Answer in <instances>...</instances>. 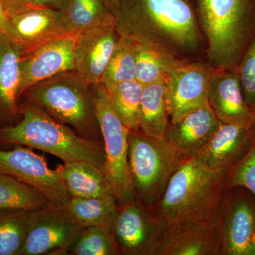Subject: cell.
<instances>
[{"label": "cell", "mask_w": 255, "mask_h": 255, "mask_svg": "<svg viewBox=\"0 0 255 255\" xmlns=\"http://www.w3.org/2000/svg\"><path fill=\"white\" fill-rule=\"evenodd\" d=\"M119 36L179 58L199 49L201 33L190 0H122Z\"/></svg>", "instance_id": "1"}, {"label": "cell", "mask_w": 255, "mask_h": 255, "mask_svg": "<svg viewBox=\"0 0 255 255\" xmlns=\"http://www.w3.org/2000/svg\"><path fill=\"white\" fill-rule=\"evenodd\" d=\"M230 172L185 158L151 211L164 225L216 223Z\"/></svg>", "instance_id": "2"}, {"label": "cell", "mask_w": 255, "mask_h": 255, "mask_svg": "<svg viewBox=\"0 0 255 255\" xmlns=\"http://www.w3.org/2000/svg\"><path fill=\"white\" fill-rule=\"evenodd\" d=\"M207 41L209 65L236 70L255 37V0H190Z\"/></svg>", "instance_id": "3"}, {"label": "cell", "mask_w": 255, "mask_h": 255, "mask_svg": "<svg viewBox=\"0 0 255 255\" xmlns=\"http://www.w3.org/2000/svg\"><path fill=\"white\" fill-rule=\"evenodd\" d=\"M20 112L23 119L19 123L0 127V140L48 152L64 162L93 164L105 174L103 143L78 135L33 104L23 106Z\"/></svg>", "instance_id": "4"}, {"label": "cell", "mask_w": 255, "mask_h": 255, "mask_svg": "<svg viewBox=\"0 0 255 255\" xmlns=\"http://www.w3.org/2000/svg\"><path fill=\"white\" fill-rule=\"evenodd\" d=\"M90 85L73 71L58 74L24 92L31 104L53 118L75 128L82 137L95 140L100 126Z\"/></svg>", "instance_id": "5"}, {"label": "cell", "mask_w": 255, "mask_h": 255, "mask_svg": "<svg viewBox=\"0 0 255 255\" xmlns=\"http://www.w3.org/2000/svg\"><path fill=\"white\" fill-rule=\"evenodd\" d=\"M129 171L135 199L152 210L184 157L164 138L130 130L128 137Z\"/></svg>", "instance_id": "6"}, {"label": "cell", "mask_w": 255, "mask_h": 255, "mask_svg": "<svg viewBox=\"0 0 255 255\" xmlns=\"http://www.w3.org/2000/svg\"><path fill=\"white\" fill-rule=\"evenodd\" d=\"M92 87L96 116L105 147V177L118 204H125L135 199L128 160L130 130L114 110L104 85Z\"/></svg>", "instance_id": "7"}, {"label": "cell", "mask_w": 255, "mask_h": 255, "mask_svg": "<svg viewBox=\"0 0 255 255\" xmlns=\"http://www.w3.org/2000/svg\"><path fill=\"white\" fill-rule=\"evenodd\" d=\"M82 228L65 206L31 210L20 255H68Z\"/></svg>", "instance_id": "8"}, {"label": "cell", "mask_w": 255, "mask_h": 255, "mask_svg": "<svg viewBox=\"0 0 255 255\" xmlns=\"http://www.w3.org/2000/svg\"><path fill=\"white\" fill-rule=\"evenodd\" d=\"M221 255H247L255 231V197L243 187L228 189L216 224Z\"/></svg>", "instance_id": "9"}, {"label": "cell", "mask_w": 255, "mask_h": 255, "mask_svg": "<svg viewBox=\"0 0 255 255\" xmlns=\"http://www.w3.org/2000/svg\"><path fill=\"white\" fill-rule=\"evenodd\" d=\"M164 225L140 201L119 204L112 233L120 255H154Z\"/></svg>", "instance_id": "10"}, {"label": "cell", "mask_w": 255, "mask_h": 255, "mask_svg": "<svg viewBox=\"0 0 255 255\" xmlns=\"http://www.w3.org/2000/svg\"><path fill=\"white\" fill-rule=\"evenodd\" d=\"M214 68L200 63L182 61L165 80V105L169 122L209 105L210 82Z\"/></svg>", "instance_id": "11"}, {"label": "cell", "mask_w": 255, "mask_h": 255, "mask_svg": "<svg viewBox=\"0 0 255 255\" xmlns=\"http://www.w3.org/2000/svg\"><path fill=\"white\" fill-rule=\"evenodd\" d=\"M0 173L7 174L41 192L53 206H63L71 199L55 169L43 157L25 146L0 150Z\"/></svg>", "instance_id": "12"}, {"label": "cell", "mask_w": 255, "mask_h": 255, "mask_svg": "<svg viewBox=\"0 0 255 255\" xmlns=\"http://www.w3.org/2000/svg\"><path fill=\"white\" fill-rule=\"evenodd\" d=\"M79 34L55 38L23 53L20 58L18 97L30 87L58 74L73 71Z\"/></svg>", "instance_id": "13"}, {"label": "cell", "mask_w": 255, "mask_h": 255, "mask_svg": "<svg viewBox=\"0 0 255 255\" xmlns=\"http://www.w3.org/2000/svg\"><path fill=\"white\" fill-rule=\"evenodd\" d=\"M8 19L6 34L19 45L23 53L69 35L59 9L37 6L9 16Z\"/></svg>", "instance_id": "14"}, {"label": "cell", "mask_w": 255, "mask_h": 255, "mask_svg": "<svg viewBox=\"0 0 255 255\" xmlns=\"http://www.w3.org/2000/svg\"><path fill=\"white\" fill-rule=\"evenodd\" d=\"M119 38L115 25L92 28L79 34L75 71L90 86L102 83Z\"/></svg>", "instance_id": "15"}, {"label": "cell", "mask_w": 255, "mask_h": 255, "mask_svg": "<svg viewBox=\"0 0 255 255\" xmlns=\"http://www.w3.org/2000/svg\"><path fill=\"white\" fill-rule=\"evenodd\" d=\"M255 139V124L222 123L207 145L196 156L206 167L231 171L246 155Z\"/></svg>", "instance_id": "16"}, {"label": "cell", "mask_w": 255, "mask_h": 255, "mask_svg": "<svg viewBox=\"0 0 255 255\" xmlns=\"http://www.w3.org/2000/svg\"><path fill=\"white\" fill-rule=\"evenodd\" d=\"M222 122L209 105L169 122L164 139L184 158L196 157L207 145Z\"/></svg>", "instance_id": "17"}, {"label": "cell", "mask_w": 255, "mask_h": 255, "mask_svg": "<svg viewBox=\"0 0 255 255\" xmlns=\"http://www.w3.org/2000/svg\"><path fill=\"white\" fill-rule=\"evenodd\" d=\"M208 102L222 123L241 126L255 124V115L242 93L237 69H214Z\"/></svg>", "instance_id": "18"}, {"label": "cell", "mask_w": 255, "mask_h": 255, "mask_svg": "<svg viewBox=\"0 0 255 255\" xmlns=\"http://www.w3.org/2000/svg\"><path fill=\"white\" fill-rule=\"evenodd\" d=\"M216 224H163L154 255H221Z\"/></svg>", "instance_id": "19"}, {"label": "cell", "mask_w": 255, "mask_h": 255, "mask_svg": "<svg viewBox=\"0 0 255 255\" xmlns=\"http://www.w3.org/2000/svg\"><path fill=\"white\" fill-rule=\"evenodd\" d=\"M22 53L17 43L0 32V116L11 117L20 112L18 88Z\"/></svg>", "instance_id": "20"}, {"label": "cell", "mask_w": 255, "mask_h": 255, "mask_svg": "<svg viewBox=\"0 0 255 255\" xmlns=\"http://www.w3.org/2000/svg\"><path fill=\"white\" fill-rule=\"evenodd\" d=\"M55 170L71 197L114 196L105 174L93 164L82 162H64L58 164Z\"/></svg>", "instance_id": "21"}, {"label": "cell", "mask_w": 255, "mask_h": 255, "mask_svg": "<svg viewBox=\"0 0 255 255\" xmlns=\"http://www.w3.org/2000/svg\"><path fill=\"white\" fill-rule=\"evenodd\" d=\"M69 34L115 25L116 18L102 0H65L59 9Z\"/></svg>", "instance_id": "22"}, {"label": "cell", "mask_w": 255, "mask_h": 255, "mask_svg": "<svg viewBox=\"0 0 255 255\" xmlns=\"http://www.w3.org/2000/svg\"><path fill=\"white\" fill-rule=\"evenodd\" d=\"M169 123L165 105V80L143 87L140 113V130L149 136L164 138Z\"/></svg>", "instance_id": "23"}, {"label": "cell", "mask_w": 255, "mask_h": 255, "mask_svg": "<svg viewBox=\"0 0 255 255\" xmlns=\"http://www.w3.org/2000/svg\"><path fill=\"white\" fill-rule=\"evenodd\" d=\"M65 207L82 227L102 226L112 231L119 204L113 195L71 197Z\"/></svg>", "instance_id": "24"}, {"label": "cell", "mask_w": 255, "mask_h": 255, "mask_svg": "<svg viewBox=\"0 0 255 255\" xmlns=\"http://www.w3.org/2000/svg\"><path fill=\"white\" fill-rule=\"evenodd\" d=\"M182 61L172 55L135 42L136 80L143 86L165 80Z\"/></svg>", "instance_id": "25"}, {"label": "cell", "mask_w": 255, "mask_h": 255, "mask_svg": "<svg viewBox=\"0 0 255 255\" xmlns=\"http://www.w3.org/2000/svg\"><path fill=\"white\" fill-rule=\"evenodd\" d=\"M50 205L46 196L18 179L0 173V211L33 210Z\"/></svg>", "instance_id": "26"}, {"label": "cell", "mask_w": 255, "mask_h": 255, "mask_svg": "<svg viewBox=\"0 0 255 255\" xmlns=\"http://www.w3.org/2000/svg\"><path fill=\"white\" fill-rule=\"evenodd\" d=\"M143 87L136 80L105 87L114 110L130 130H140L139 113Z\"/></svg>", "instance_id": "27"}, {"label": "cell", "mask_w": 255, "mask_h": 255, "mask_svg": "<svg viewBox=\"0 0 255 255\" xmlns=\"http://www.w3.org/2000/svg\"><path fill=\"white\" fill-rule=\"evenodd\" d=\"M31 210L0 211V255H20Z\"/></svg>", "instance_id": "28"}, {"label": "cell", "mask_w": 255, "mask_h": 255, "mask_svg": "<svg viewBox=\"0 0 255 255\" xmlns=\"http://www.w3.org/2000/svg\"><path fill=\"white\" fill-rule=\"evenodd\" d=\"M135 80V42L131 38L119 36L106 68L102 84L104 87H109L121 82Z\"/></svg>", "instance_id": "29"}, {"label": "cell", "mask_w": 255, "mask_h": 255, "mask_svg": "<svg viewBox=\"0 0 255 255\" xmlns=\"http://www.w3.org/2000/svg\"><path fill=\"white\" fill-rule=\"evenodd\" d=\"M68 255H120L112 230L102 226L83 227Z\"/></svg>", "instance_id": "30"}, {"label": "cell", "mask_w": 255, "mask_h": 255, "mask_svg": "<svg viewBox=\"0 0 255 255\" xmlns=\"http://www.w3.org/2000/svg\"><path fill=\"white\" fill-rule=\"evenodd\" d=\"M237 73L245 102L255 115V37L238 64Z\"/></svg>", "instance_id": "31"}, {"label": "cell", "mask_w": 255, "mask_h": 255, "mask_svg": "<svg viewBox=\"0 0 255 255\" xmlns=\"http://www.w3.org/2000/svg\"><path fill=\"white\" fill-rule=\"evenodd\" d=\"M234 187L245 188L255 197V139L246 155L228 174L227 190Z\"/></svg>", "instance_id": "32"}, {"label": "cell", "mask_w": 255, "mask_h": 255, "mask_svg": "<svg viewBox=\"0 0 255 255\" xmlns=\"http://www.w3.org/2000/svg\"><path fill=\"white\" fill-rule=\"evenodd\" d=\"M0 3L8 17L38 6L36 0H0Z\"/></svg>", "instance_id": "33"}, {"label": "cell", "mask_w": 255, "mask_h": 255, "mask_svg": "<svg viewBox=\"0 0 255 255\" xmlns=\"http://www.w3.org/2000/svg\"><path fill=\"white\" fill-rule=\"evenodd\" d=\"M65 0H36L38 6L60 9Z\"/></svg>", "instance_id": "34"}, {"label": "cell", "mask_w": 255, "mask_h": 255, "mask_svg": "<svg viewBox=\"0 0 255 255\" xmlns=\"http://www.w3.org/2000/svg\"><path fill=\"white\" fill-rule=\"evenodd\" d=\"M9 26V19L7 15L5 12L2 5L0 3V32L6 33Z\"/></svg>", "instance_id": "35"}, {"label": "cell", "mask_w": 255, "mask_h": 255, "mask_svg": "<svg viewBox=\"0 0 255 255\" xmlns=\"http://www.w3.org/2000/svg\"><path fill=\"white\" fill-rule=\"evenodd\" d=\"M102 1L105 2L106 6L113 13L114 15L118 11L122 3V0H102Z\"/></svg>", "instance_id": "36"}, {"label": "cell", "mask_w": 255, "mask_h": 255, "mask_svg": "<svg viewBox=\"0 0 255 255\" xmlns=\"http://www.w3.org/2000/svg\"><path fill=\"white\" fill-rule=\"evenodd\" d=\"M255 255V231L253 241H252L251 246H250L249 250H248V255Z\"/></svg>", "instance_id": "37"}]
</instances>
